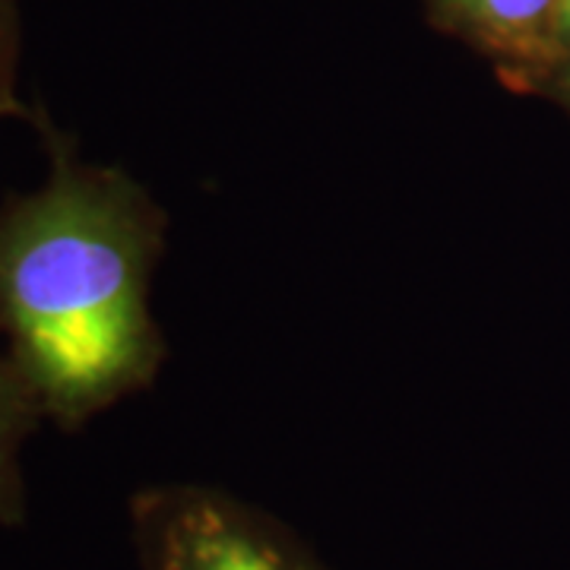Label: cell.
<instances>
[{
  "instance_id": "6da1fadb",
  "label": "cell",
  "mask_w": 570,
  "mask_h": 570,
  "mask_svg": "<svg viewBox=\"0 0 570 570\" xmlns=\"http://www.w3.org/2000/svg\"><path fill=\"white\" fill-rule=\"evenodd\" d=\"M48 146L45 184L0 206V333L41 419L77 431L163 371L149 295L168 216L124 168Z\"/></svg>"
},
{
  "instance_id": "7a4b0ae2",
  "label": "cell",
  "mask_w": 570,
  "mask_h": 570,
  "mask_svg": "<svg viewBox=\"0 0 570 570\" xmlns=\"http://www.w3.org/2000/svg\"><path fill=\"white\" fill-rule=\"evenodd\" d=\"M130 539L140 570H330L279 517L204 482L137 491Z\"/></svg>"
},
{
  "instance_id": "3957f363",
  "label": "cell",
  "mask_w": 570,
  "mask_h": 570,
  "mask_svg": "<svg viewBox=\"0 0 570 570\" xmlns=\"http://www.w3.org/2000/svg\"><path fill=\"white\" fill-rule=\"evenodd\" d=\"M561 0H428L431 22L485 55L513 86H542L558 63Z\"/></svg>"
},
{
  "instance_id": "277c9868",
  "label": "cell",
  "mask_w": 570,
  "mask_h": 570,
  "mask_svg": "<svg viewBox=\"0 0 570 570\" xmlns=\"http://www.w3.org/2000/svg\"><path fill=\"white\" fill-rule=\"evenodd\" d=\"M41 422V412L17 365L0 352V527H20L26 520V482L20 448Z\"/></svg>"
},
{
  "instance_id": "5b68a950",
  "label": "cell",
  "mask_w": 570,
  "mask_h": 570,
  "mask_svg": "<svg viewBox=\"0 0 570 570\" xmlns=\"http://www.w3.org/2000/svg\"><path fill=\"white\" fill-rule=\"evenodd\" d=\"M17 89H20V7L17 0H0V121L32 118Z\"/></svg>"
},
{
  "instance_id": "8992f818",
  "label": "cell",
  "mask_w": 570,
  "mask_h": 570,
  "mask_svg": "<svg viewBox=\"0 0 570 570\" xmlns=\"http://www.w3.org/2000/svg\"><path fill=\"white\" fill-rule=\"evenodd\" d=\"M554 55L558 63H564L570 58V0L558 3V20H554ZM554 63V67H558Z\"/></svg>"
},
{
  "instance_id": "52a82bcc",
  "label": "cell",
  "mask_w": 570,
  "mask_h": 570,
  "mask_svg": "<svg viewBox=\"0 0 570 570\" xmlns=\"http://www.w3.org/2000/svg\"><path fill=\"white\" fill-rule=\"evenodd\" d=\"M542 86H546L551 96L570 111V58L564 63H558L549 73V80L542 82Z\"/></svg>"
}]
</instances>
